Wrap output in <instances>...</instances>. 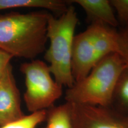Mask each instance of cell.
<instances>
[{
	"mask_svg": "<svg viewBox=\"0 0 128 128\" xmlns=\"http://www.w3.org/2000/svg\"><path fill=\"white\" fill-rule=\"evenodd\" d=\"M126 64L117 53L102 59L82 80L65 92L66 102L77 104L111 107L118 78Z\"/></svg>",
	"mask_w": 128,
	"mask_h": 128,
	"instance_id": "2",
	"label": "cell"
},
{
	"mask_svg": "<svg viewBox=\"0 0 128 128\" xmlns=\"http://www.w3.org/2000/svg\"><path fill=\"white\" fill-rule=\"evenodd\" d=\"M111 107L128 116V65L123 70L117 81Z\"/></svg>",
	"mask_w": 128,
	"mask_h": 128,
	"instance_id": "11",
	"label": "cell"
},
{
	"mask_svg": "<svg viewBox=\"0 0 128 128\" xmlns=\"http://www.w3.org/2000/svg\"><path fill=\"white\" fill-rule=\"evenodd\" d=\"M117 31L105 25L91 24L84 31L75 35L71 60L75 82L86 77L102 59L116 53Z\"/></svg>",
	"mask_w": 128,
	"mask_h": 128,
	"instance_id": "4",
	"label": "cell"
},
{
	"mask_svg": "<svg viewBox=\"0 0 128 128\" xmlns=\"http://www.w3.org/2000/svg\"><path fill=\"white\" fill-rule=\"evenodd\" d=\"M72 116L74 128H128V115L112 107L72 104Z\"/></svg>",
	"mask_w": 128,
	"mask_h": 128,
	"instance_id": "6",
	"label": "cell"
},
{
	"mask_svg": "<svg viewBox=\"0 0 128 128\" xmlns=\"http://www.w3.org/2000/svg\"><path fill=\"white\" fill-rule=\"evenodd\" d=\"M70 2L76 3L82 8L91 24H100L114 28L119 25L108 0H72Z\"/></svg>",
	"mask_w": 128,
	"mask_h": 128,
	"instance_id": "8",
	"label": "cell"
},
{
	"mask_svg": "<svg viewBox=\"0 0 128 128\" xmlns=\"http://www.w3.org/2000/svg\"><path fill=\"white\" fill-rule=\"evenodd\" d=\"M68 1L62 0H0V11L12 8H37L60 16L68 8Z\"/></svg>",
	"mask_w": 128,
	"mask_h": 128,
	"instance_id": "9",
	"label": "cell"
},
{
	"mask_svg": "<svg viewBox=\"0 0 128 128\" xmlns=\"http://www.w3.org/2000/svg\"><path fill=\"white\" fill-rule=\"evenodd\" d=\"M113 10L116 11L119 23L128 25V0H111L110 1Z\"/></svg>",
	"mask_w": 128,
	"mask_h": 128,
	"instance_id": "14",
	"label": "cell"
},
{
	"mask_svg": "<svg viewBox=\"0 0 128 128\" xmlns=\"http://www.w3.org/2000/svg\"><path fill=\"white\" fill-rule=\"evenodd\" d=\"M78 22L77 13L71 6L58 17L50 13L48 21L47 38L49 46L44 58L49 64V70L56 82L68 88L75 83L71 70L72 51Z\"/></svg>",
	"mask_w": 128,
	"mask_h": 128,
	"instance_id": "3",
	"label": "cell"
},
{
	"mask_svg": "<svg viewBox=\"0 0 128 128\" xmlns=\"http://www.w3.org/2000/svg\"><path fill=\"white\" fill-rule=\"evenodd\" d=\"M50 14L45 10L0 14V50L31 60L45 52Z\"/></svg>",
	"mask_w": 128,
	"mask_h": 128,
	"instance_id": "1",
	"label": "cell"
},
{
	"mask_svg": "<svg viewBox=\"0 0 128 128\" xmlns=\"http://www.w3.org/2000/svg\"><path fill=\"white\" fill-rule=\"evenodd\" d=\"M20 71L24 76V100L30 113L48 109L62 96V86L53 79L49 66L43 60L24 62Z\"/></svg>",
	"mask_w": 128,
	"mask_h": 128,
	"instance_id": "5",
	"label": "cell"
},
{
	"mask_svg": "<svg viewBox=\"0 0 128 128\" xmlns=\"http://www.w3.org/2000/svg\"><path fill=\"white\" fill-rule=\"evenodd\" d=\"M20 92L10 64L0 78V127L24 116Z\"/></svg>",
	"mask_w": 128,
	"mask_h": 128,
	"instance_id": "7",
	"label": "cell"
},
{
	"mask_svg": "<svg viewBox=\"0 0 128 128\" xmlns=\"http://www.w3.org/2000/svg\"><path fill=\"white\" fill-rule=\"evenodd\" d=\"M13 58L12 56L0 50V78L2 76L7 66L11 63V60Z\"/></svg>",
	"mask_w": 128,
	"mask_h": 128,
	"instance_id": "15",
	"label": "cell"
},
{
	"mask_svg": "<svg viewBox=\"0 0 128 128\" xmlns=\"http://www.w3.org/2000/svg\"><path fill=\"white\" fill-rule=\"evenodd\" d=\"M116 53L120 56L128 65V25L119 31H117Z\"/></svg>",
	"mask_w": 128,
	"mask_h": 128,
	"instance_id": "13",
	"label": "cell"
},
{
	"mask_svg": "<svg viewBox=\"0 0 128 128\" xmlns=\"http://www.w3.org/2000/svg\"><path fill=\"white\" fill-rule=\"evenodd\" d=\"M46 126L44 128H74L72 116V104L53 106L46 110Z\"/></svg>",
	"mask_w": 128,
	"mask_h": 128,
	"instance_id": "10",
	"label": "cell"
},
{
	"mask_svg": "<svg viewBox=\"0 0 128 128\" xmlns=\"http://www.w3.org/2000/svg\"><path fill=\"white\" fill-rule=\"evenodd\" d=\"M46 110H40L24 115L22 118L5 124L0 128H36L37 126L45 121Z\"/></svg>",
	"mask_w": 128,
	"mask_h": 128,
	"instance_id": "12",
	"label": "cell"
}]
</instances>
